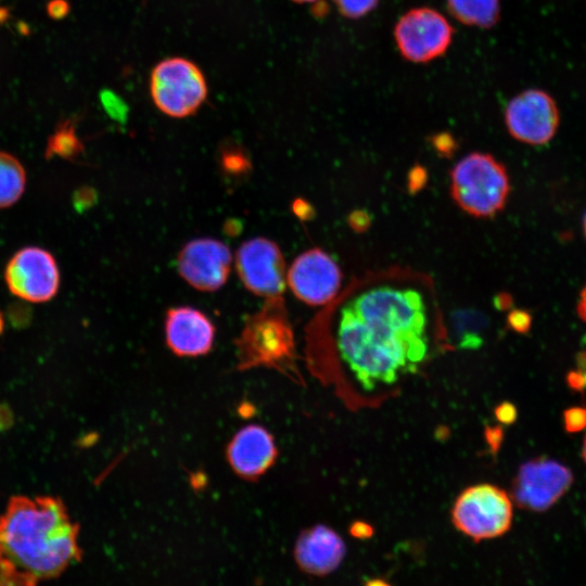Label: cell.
<instances>
[{
	"label": "cell",
	"mask_w": 586,
	"mask_h": 586,
	"mask_svg": "<svg viewBox=\"0 0 586 586\" xmlns=\"http://www.w3.org/2000/svg\"><path fill=\"white\" fill-rule=\"evenodd\" d=\"M227 460L239 476L256 480L275 463L278 450L272 435L250 424L239 430L227 446Z\"/></svg>",
	"instance_id": "obj_15"
},
{
	"label": "cell",
	"mask_w": 586,
	"mask_h": 586,
	"mask_svg": "<svg viewBox=\"0 0 586 586\" xmlns=\"http://www.w3.org/2000/svg\"><path fill=\"white\" fill-rule=\"evenodd\" d=\"M577 314L579 318L586 322V285L579 294V300L577 303Z\"/></svg>",
	"instance_id": "obj_31"
},
{
	"label": "cell",
	"mask_w": 586,
	"mask_h": 586,
	"mask_svg": "<svg viewBox=\"0 0 586 586\" xmlns=\"http://www.w3.org/2000/svg\"><path fill=\"white\" fill-rule=\"evenodd\" d=\"M487 437L489 438L488 442L491 443L492 447L498 448L502 438L501 429H489L487 432Z\"/></svg>",
	"instance_id": "obj_30"
},
{
	"label": "cell",
	"mask_w": 586,
	"mask_h": 586,
	"mask_svg": "<svg viewBox=\"0 0 586 586\" xmlns=\"http://www.w3.org/2000/svg\"><path fill=\"white\" fill-rule=\"evenodd\" d=\"M509 323L515 331L524 333L530 329L531 317L523 310H514L509 317Z\"/></svg>",
	"instance_id": "obj_25"
},
{
	"label": "cell",
	"mask_w": 586,
	"mask_h": 586,
	"mask_svg": "<svg viewBox=\"0 0 586 586\" xmlns=\"http://www.w3.org/2000/svg\"><path fill=\"white\" fill-rule=\"evenodd\" d=\"M292 1L297 2V3H311V2L319 1V0H292Z\"/></svg>",
	"instance_id": "obj_35"
},
{
	"label": "cell",
	"mask_w": 586,
	"mask_h": 586,
	"mask_svg": "<svg viewBox=\"0 0 586 586\" xmlns=\"http://www.w3.org/2000/svg\"><path fill=\"white\" fill-rule=\"evenodd\" d=\"M583 228H584V233H585V237H586V213H585L584 218H583Z\"/></svg>",
	"instance_id": "obj_36"
},
{
	"label": "cell",
	"mask_w": 586,
	"mask_h": 586,
	"mask_svg": "<svg viewBox=\"0 0 586 586\" xmlns=\"http://www.w3.org/2000/svg\"><path fill=\"white\" fill-rule=\"evenodd\" d=\"M82 151V142L76 133L74 124L66 119L61 122L49 137L46 157L59 156L71 161L77 158Z\"/></svg>",
	"instance_id": "obj_20"
},
{
	"label": "cell",
	"mask_w": 586,
	"mask_h": 586,
	"mask_svg": "<svg viewBox=\"0 0 586 586\" xmlns=\"http://www.w3.org/2000/svg\"><path fill=\"white\" fill-rule=\"evenodd\" d=\"M510 192L506 167L493 155L472 152L450 171V193L466 213L491 218L505 207Z\"/></svg>",
	"instance_id": "obj_4"
},
{
	"label": "cell",
	"mask_w": 586,
	"mask_h": 586,
	"mask_svg": "<svg viewBox=\"0 0 586 586\" xmlns=\"http://www.w3.org/2000/svg\"><path fill=\"white\" fill-rule=\"evenodd\" d=\"M235 268L243 285L253 294L265 298L282 296L286 269L276 242L266 238L246 240L235 253Z\"/></svg>",
	"instance_id": "obj_10"
},
{
	"label": "cell",
	"mask_w": 586,
	"mask_h": 586,
	"mask_svg": "<svg viewBox=\"0 0 586 586\" xmlns=\"http://www.w3.org/2000/svg\"><path fill=\"white\" fill-rule=\"evenodd\" d=\"M9 291L29 303L51 301L60 289V269L54 256L39 246L16 251L4 268Z\"/></svg>",
	"instance_id": "obj_8"
},
{
	"label": "cell",
	"mask_w": 586,
	"mask_h": 586,
	"mask_svg": "<svg viewBox=\"0 0 586 586\" xmlns=\"http://www.w3.org/2000/svg\"><path fill=\"white\" fill-rule=\"evenodd\" d=\"M488 321L486 315L473 308H461L450 315L449 337L459 349H477L484 342Z\"/></svg>",
	"instance_id": "obj_17"
},
{
	"label": "cell",
	"mask_w": 586,
	"mask_h": 586,
	"mask_svg": "<svg viewBox=\"0 0 586 586\" xmlns=\"http://www.w3.org/2000/svg\"><path fill=\"white\" fill-rule=\"evenodd\" d=\"M495 416L504 424H511L515 421L518 411L513 404L502 403L496 408Z\"/></svg>",
	"instance_id": "obj_26"
},
{
	"label": "cell",
	"mask_w": 586,
	"mask_h": 586,
	"mask_svg": "<svg viewBox=\"0 0 586 586\" xmlns=\"http://www.w3.org/2000/svg\"><path fill=\"white\" fill-rule=\"evenodd\" d=\"M47 10L52 18L60 20L67 14L69 7L65 0H51Z\"/></svg>",
	"instance_id": "obj_27"
},
{
	"label": "cell",
	"mask_w": 586,
	"mask_h": 586,
	"mask_svg": "<svg viewBox=\"0 0 586 586\" xmlns=\"http://www.w3.org/2000/svg\"><path fill=\"white\" fill-rule=\"evenodd\" d=\"M150 93L162 113L182 118L194 114L204 103L207 85L196 64L183 58H169L152 69Z\"/></svg>",
	"instance_id": "obj_5"
},
{
	"label": "cell",
	"mask_w": 586,
	"mask_h": 586,
	"mask_svg": "<svg viewBox=\"0 0 586 586\" xmlns=\"http://www.w3.org/2000/svg\"><path fill=\"white\" fill-rule=\"evenodd\" d=\"M505 124L518 141L542 145L549 142L560 123L553 98L539 89H528L513 97L506 105Z\"/></svg>",
	"instance_id": "obj_11"
},
{
	"label": "cell",
	"mask_w": 586,
	"mask_h": 586,
	"mask_svg": "<svg viewBox=\"0 0 586 586\" xmlns=\"http://www.w3.org/2000/svg\"><path fill=\"white\" fill-rule=\"evenodd\" d=\"M566 382L572 390L583 392L586 388V374L578 370L570 371Z\"/></svg>",
	"instance_id": "obj_28"
},
{
	"label": "cell",
	"mask_w": 586,
	"mask_h": 586,
	"mask_svg": "<svg viewBox=\"0 0 586 586\" xmlns=\"http://www.w3.org/2000/svg\"><path fill=\"white\" fill-rule=\"evenodd\" d=\"M26 188L23 164L12 154L0 151V209L14 205Z\"/></svg>",
	"instance_id": "obj_19"
},
{
	"label": "cell",
	"mask_w": 586,
	"mask_h": 586,
	"mask_svg": "<svg viewBox=\"0 0 586 586\" xmlns=\"http://www.w3.org/2000/svg\"><path fill=\"white\" fill-rule=\"evenodd\" d=\"M246 164L247 162L240 151L228 150L222 154V165L228 171H242Z\"/></svg>",
	"instance_id": "obj_23"
},
{
	"label": "cell",
	"mask_w": 586,
	"mask_h": 586,
	"mask_svg": "<svg viewBox=\"0 0 586 586\" xmlns=\"http://www.w3.org/2000/svg\"><path fill=\"white\" fill-rule=\"evenodd\" d=\"M292 293L310 306L331 303L340 292L342 271L323 250L314 247L300 254L286 271Z\"/></svg>",
	"instance_id": "obj_12"
},
{
	"label": "cell",
	"mask_w": 586,
	"mask_h": 586,
	"mask_svg": "<svg viewBox=\"0 0 586 586\" xmlns=\"http://www.w3.org/2000/svg\"><path fill=\"white\" fill-rule=\"evenodd\" d=\"M572 483L573 474L568 467L552 459L535 458L520 467L511 496L518 507L540 512L553 506Z\"/></svg>",
	"instance_id": "obj_9"
},
{
	"label": "cell",
	"mask_w": 586,
	"mask_h": 586,
	"mask_svg": "<svg viewBox=\"0 0 586 586\" xmlns=\"http://www.w3.org/2000/svg\"><path fill=\"white\" fill-rule=\"evenodd\" d=\"M3 329H4V319H3V316H2V314L0 311V335L3 332Z\"/></svg>",
	"instance_id": "obj_34"
},
{
	"label": "cell",
	"mask_w": 586,
	"mask_h": 586,
	"mask_svg": "<svg viewBox=\"0 0 586 586\" xmlns=\"http://www.w3.org/2000/svg\"><path fill=\"white\" fill-rule=\"evenodd\" d=\"M449 13L468 26L489 28L500 14V0H446Z\"/></svg>",
	"instance_id": "obj_18"
},
{
	"label": "cell",
	"mask_w": 586,
	"mask_h": 586,
	"mask_svg": "<svg viewBox=\"0 0 586 586\" xmlns=\"http://www.w3.org/2000/svg\"><path fill=\"white\" fill-rule=\"evenodd\" d=\"M232 255L229 247L212 238L189 241L180 250L177 267L182 279L192 288L213 292L227 281L231 270Z\"/></svg>",
	"instance_id": "obj_13"
},
{
	"label": "cell",
	"mask_w": 586,
	"mask_h": 586,
	"mask_svg": "<svg viewBox=\"0 0 586 586\" xmlns=\"http://www.w3.org/2000/svg\"><path fill=\"white\" fill-rule=\"evenodd\" d=\"M564 429L569 433H576L586 428V408L572 407L563 412Z\"/></svg>",
	"instance_id": "obj_22"
},
{
	"label": "cell",
	"mask_w": 586,
	"mask_h": 586,
	"mask_svg": "<svg viewBox=\"0 0 586 586\" xmlns=\"http://www.w3.org/2000/svg\"><path fill=\"white\" fill-rule=\"evenodd\" d=\"M340 13L348 18H360L375 9L379 0H332Z\"/></svg>",
	"instance_id": "obj_21"
},
{
	"label": "cell",
	"mask_w": 586,
	"mask_h": 586,
	"mask_svg": "<svg viewBox=\"0 0 586 586\" xmlns=\"http://www.w3.org/2000/svg\"><path fill=\"white\" fill-rule=\"evenodd\" d=\"M235 348L239 370L266 367L296 378L294 334L282 296L266 298L245 319Z\"/></svg>",
	"instance_id": "obj_3"
},
{
	"label": "cell",
	"mask_w": 586,
	"mask_h": 586,
	"mask_svg": "<svg viewBox=\"0 0 586 586\" xmlns=\"http://www.w3.org/2000/svg\"><path fill=\"white\" fill-rule=\"evenodd\" d=\"M577 370L586 374V352H581L576 357Z\"/></svg>",
	"instance_id": "obj_32"
},
{
	"label": "cell",
	"mask_w": 586,
	"mask_h": 586,
	"mask_svg": "<svg viewBox=\"0 0 586 586\" xmlns=\"http://www.w3.org/2000/svg\"><path fill=\"white\" fill-rule=\"evenodd\" d=\"M102 102L113 117L118 118L119 120L125 118L127 109L120 99L115 97V94L104 92L102 95Z\"/></svg>",
	"instance_id": "obj_24"
},
{
	"label": "cell",
	"mask_w": 586,
	"mask_h": 586,
	"mask_svg": "<svg viewBox=\"0 0 586 586\" xmlns=\"http://www.w3.org/2000/svg\"><path fill=\"white\" fill-rule=\"evenodd\" d=\"M351 532L356 537L367 538V537L371 536L372 528L368 524H365L362 522H356L352 526Z\"/></svg>",
	"instance_id": "obj_29"
},
{
	"label": "cell",
	"mask_w": 586,
	"mask_h": 586,
	"mask_svg": "<svg viewBox=\"0 0 586 586\" xmlns=\"http://www.w3.org/2000/svg\"><path fill=\"white\" fill-rule=\"evenodd\" d=\"M582 456H583V459H584V461L586 463V435H585L584 443H583Z\"/></svg>",
	"instance_id": "obj_33"
},
{
	"label": "cell",
	"mask_w": 586,
	"mask_h": 586,
	"mask_svg": "<svg viewBox=\"0 0 586 586\" xmlns=\"http://www.w3.org/2000/svg\"><path fill=\"white\" fill-rule=\"evenodd\" d=\"M343 539L326 525L305 530L294 549L297 565L306 573L322 576L334 571L345 556Z\"/></svg>",
	"instance_id": "obj_16"
},
{
	"label": "cell",
	"mask_w": 586,
	"mask_h": 586,
	"mask_svg": "<svg viewBox=\"0 0 586 586\" xmlns=\"http://www.w3.org/2000/svg\"><path fill=\"white\" fill-rule=\"evenodd\" d=\"M454 28L437 10L421 7L403 14L394 27L399 53L413 63H426L443 55L449 48Z\"/></svg>",
	"instance_id": "obj_7"
},
{
	"label": "cell",
	"mask_w": 586,
	"mask_h": 586,
	"mask_svg": "<svg viewBox=\"0 0 586 586\" xmlns=\"http://www.w3.org/2000/svg\"><path fill=\"white\" fill-rule=\"evenodd\" d=\"M451 520L458 531L475 542L504 535L512 523L509 495L492 484L464 489L456 499Z\"/></svg>",
	"instance_id": "obj_6"
},
{
	"label": "cell",
	"mask_w": 586,
	"mask_h": 586,
	"mask_svg": "<svg viewBox=\"0 0 586 586\" xmlns=\"http://www.w3.org/2000/svg\"><path fill=\"white\" fill-rule=\"evenodd\" d=\"M215 326L201 310L179 306L167 310L165 339L170 351L181 357L207 354L214 344Z\"/></svg>",
	"instance_id": "obj_14"
},
{
	"label": "cell",
	"mask_w": 586,
	"mask_h": 586,
	"mask_svg": "<svg viewBox=\"0 0 586 586\" xmlns=\"http://www.w3.org/2000/svg\"><path fill=\"white\" fill-rule=\"evenodd\" d=\"M77 535L60 500L12 499L0 517V577L34 583L59 575L80 557Z\"/></svg>",
	"instance_id": "obj_2"
},
{
	"label": "cell",
	"mask_w": 586,
	"mask_h": 586,
	"mask_svg": "<svg viewBox=\"0 0 586 586\" xmlns=\"http://www.w3.org/2000/svg\"><path fill=\"white\" fill-rule=\"evenodd\" d=\"M335 317L339 354L366 390L415 372L440 328L425 284L405 273L359 283L340 301Z\"/></svg>",
	"instance_id": "obj_1"
}]
</instances>
